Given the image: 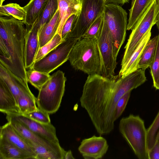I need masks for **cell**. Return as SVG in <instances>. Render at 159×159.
I'll return each instance as SVG.
<instances>
[{"instance_id": "6da1fadb", "label": "cell", "mask_w": 159, "mask_h": 159, "mask_svg": "<svg viewBox=\"0 0 159 159\" xmlns=\"http://www.w3.org/2000/svg\"><path fill=\"white\" fill-rule=\"evenodd\" d=\"M119 76L89 75L83 87L80 105L100 135L110 134L114 129L116 106L124 95L115 84Z\"/></svg>"}, {"instance_id": "7a4b0ae2", "label": "cell", "mask_w": 159, "mask_h": 159, "mask_svg": "<svg viewBox=\"0 0 159 159\" xmlns=\"http://www.w3.org/2000/svg\"><path fill=\"white\" fill-rule=\"evenodd\" d=\"M25 26L23 21L0 17V64L28 83L25 63Z\"/></svg>"}, {"instance_id": "3957f363", "label": "cell", "mask_w": 159, "mask_h": 159, "mask_svg": "<svg viewBox=\"0 0 159 159\" xmlns=\"http://www.w3.org/2000/svg\"><path fill=\"white\" fill-rule=\"evenodd\" d=\"M68 60L75 70L88 75H102L101 62L96 38H82L72 49Z\"/></svg>"}, {"instance_id": "277c9868", "label": "cell", "mask_w": 159, "mask_h": 159, "mask_svg": "<svg viewBox=\"0 0 159 159\" xmlns=\"http://www.w3.org/2000/svg\"><path fill=\"white\" fill-rule=\"evenodd\" d=\"M119 131L139 159H149L147 130L143 120L138 116L130 114L122 118Z\"/></svg>"}, {"instance_id": "5b68a950", "label": "cell", "mask_w": 159, "mask_h": 159, "mask_svg": "<svg viewBox=\"0 0 159 159\" xmlns=\"http://www.w3.org/2000/svg\"><path fill=\"white\" fill-rule=\"evenodd\" d=\"M66 80L64 73L60 70L51 75L39 90L36 99L38 107L49 114L56 112L60 106Z\"/></svg>"}, {"instance_id": "8992f818", "label": "cell", "mask_w": 159, "mask_h": 159, "mask_svg": "<svg viewBox=\"0 0 159 159\" xmlns=\"http://www.w3.org/2000/svg\"><path fill=\"white\" fill-rule=\"evenodd\" d=\"M103 22L111 36L114 53L117 57L124 43L127 25L126 11L118 4L107 3L103 13Z\"/></svg>"}, {"instance_id": "52a82bcc", "label": "cell", "mask_w": 159, "mask_h": 159, "mask_svg": "<svg viewBox=\"0 0 159 159\" xmlns=\"http://www.w3.org/2000/svg\"><path fill=\"white\" fill-rule=\"evenodd\" d=\"M158 5L156 0H154L138 20L132 30L123 57L121 66L128 61L145 35L157 21Z\"/></svg>"}, {"instance_id": "ba28073f", "label": "cell", "mask_w": 159, "mask_h": 159, "mask_svg": "<svg viewBox=\"0 0 159 159\" xmlns=\"http://www.w3.org/2000/svg\"><path fill=\"white\" fill-rule=\"evenodd\" d=\"M80 11L73 22L68 38L81 39L95 20L103 12L104 0H80Z\"/></svg>"}, {"instance_id": "9c48e42d", "label": "cell", "mask_w": 159, "mask_h": 159, "mask_svg": "<svg viewBox=\"0 0 159 159\" xmlns=\"http://www.w3.org/2000/svg\"><path fill=\"white\" fill-rule=\"evenodd\" d=\"M78 40L73 38H66L44 57L35 61L30 69L50 73L68 60L70 52Z\"/></svg>"}, {"instance_id": "30bf717a", "label": "cell", "mask_w": 159, "mask_h": 159, "mask_svg": "<svg viewBox=\"0 0 159 159\" xmlns=\"http://www.w3.org/2000/svg\"><path fill=\"white\" fill-rule=\"evenodd\" d=\"M101 62L102 75L108 78L115 76L117 64L111 36L103 22L101 34L97 39Z\"/></svg>"}, {"instance_id": "8fae6325", "label": "cell", "mask_w": 159, "mask_h": 159, "mask_svg": "<svg viewBox=\"0 0 159 159\" xmlns=\"http://www.w3.org/2000/svg\"><path fill=\"white\" fill-rule=\"evenodd\" d=\"M108 148L105 138L94 135L83 139L78 150L84 159H99L106 153Z\"/></svg>"}, {"instance_id": "7c38bea8", "label": "cell", "mask_w": 159, "mask_h": 159, "mask_svg": "<svg viewBox=\"0 0 159 159\" xmlns=\"http://www.w3.org/2000/svg\"><path fill=\"white\" fill-rule=\"evenodd\" d=\"M10 118L21 123L34 132L55 143H59L55 127L51 124L40 123L22 114H7L6 118Z\"/></svg>"}, {"instance_id": "4fadbf2b", "label": "cell", "mask_w": 159, "mask_h": 159, "mask_svg": "<svg viewBox=\"0 0 159 159\" xmlns=\"http://www.w3.org/2000/svg\"><path fill=\"white\" fill-rule=\"evenodd\" d=\"M26 30L25 63L27 70L30 69L35 62L39 44L36 22L30 26H26Z\"/></svg>"}, {"instance_id": "5bb4252c", "label": "cell", "mask_w": 159, "mask_h": 159, "mask_svg": "<svg viewBox=\"0 0 159 159\" xmlns=\"http://www.w3.org/2000/svg\"><path fill=\"white\" fill-rule=\"evenodd\" d=\"M0 79L2 80L8 87L14 95L17 104V98L19 95L23 93L31 92L28 83L0 64Z\"/></svg>"}, {"instance_id": "9a60e30c", "label": "cell", "mask_w": 159, "mask_h": 159, "mask_svg": "<svg viewBox=\"0 0 159 159\" xmlns=\"http://www.w3.org/2000/svg\"><path fill=\"white\" fill-rule=\"evenodd\" d=\"M15 131L25 140L30 146L45 145L53 142L31 130L19 121L10 118H6Z\"/></svg>"}, {"instance_id": "2e32d148", "label": "cell", "mask_w": 159, "mask_h": 159, "mask_svg": "<svg viewBox=\"0 0 159 159\" xmlns=\"http://www.w3.org/2000/svg\"><path fill=\"white\" fill-rule=\"evenodd\" d=\"M151 30L144 36L126 63L121 67L119 76L123 77L138 70V66L145 46L150 39Z\"/></svg>"}, {"instance_id": "e0dca14e", "label": "cell", "mask_w": 159, "mask_h": 159, "mask_svg": "<svg viewBox=\"0 0 159 159\" xmlns=\"http://www.w3.org/2000/svg\"><path fill=\"white\" fill-rule=\"evenodd\" d=\"M31 148L37 159H64L66 152L59 143L54 142L43 145H33Z\"/></svg>"}, {"instance_id": "ac0fdd59", "label": "cell", "mask_w": 159, "mask_h": 159, "mask_svg": "<svg viewBox=\"0 0 159 159\" xmlns=\"http://www.w3.org/2000/svg\"><path fill=\"white\" fill-rule=\"evenodd\" d=\"M0 111L4 113L20 114L16 100L3 81L0 79Z\"/></svg>"}, {"instance_id": "d6986e66", "label": "cell", "mask_w": 159, "mask_h": 159, "mask_svg": "<svg viewBox=\"0 0 159 159\" xmlns=\"http://www.w3.org/2000/svg\"><path fill=\"white\" fill-rule=\"evenodd\" d=\"M0 137L3 138L13 145L32 155L36 159V155L29 143L15 131L9 122L1 126Z\"/></svg>"}, {"instance_id": "ffe728a7", "label": "cell", "mask_w": 159, "mask_h": 159, "mask_svg": "<svg viewBox=\"0 0 159 159\" xmlns=\"http://www.w3.org/2000/svg\"><path fill=\"white\" fill-rule=\"evenodd\" d=\"M58 2L60 23L56 33L61 36L63 27L67 19L73 14L78 15L81 6L80 0H58Z\"/></svg>"}, {"instance_id": "44dd1931", "label": "cell", "mask_w": 159, "mask_h": 159, "mask_svg": "<svg viewBox=\"0 0 159 159\" xmlns=\"http://www.w3.org/2000/svg\"><path fill=\"white\" fill-rule=\"evenodd\" d=\"M35 159L30 154L0 137V159Z\"/></svg>"}, {"instance_id": "7402d4cb", "label": "cell", "mask_w": 159, "mask_h": 159, "mask_svg": "<svg viewBox=\"0 0 159 159\" xmlns=\"http://www.w3.org/2000/svg\"><path fill=\"white\" fill-rule=\"evenodd\" d=\"M49 0H30L24 7L26 16L24 22L26 26H30L42 14Z\"/></svg>"}, {"instance_id": "603a6c76", "label": "cell", "mask_w": 159, "mask_h": 159, "mask_svg": "<svg viewBox=\"0 0 159 159\" xmlns=\"http://www.w3.org/2000/svg\"><path fill=\"white\" fill-rule=\"evenodd\" d=\"M60 23V12L58 9L52 19L42 28L39 34V48L52 39L57 32Z\"/></svg>"}, {"instance_id": "cb8c5ba5", "label": "cell", "mask_w": 159, "mask_h": 159, "mask_svg": "<svg viewBox=\"0 0 159 159\" xmlns=\"http://www.w3.org/2000/svg\"><path fill=\"white\" fill-rule=\"evenodd\" d=\"M154 0H135L129 10L127 30H132L136 23Z\"/></svg>"}, {"instance_id": "d4e9b609", "label": "cell", "mask_w": 159, "mask_h": 159, "mask_svg": "<svg viewBox=\"0 0 159 159\" xmlns=\"http://www.w3.org/2000/svg\"><path fill=\"white\" fill-rule=\"evenodd\" d=\"M157 35L150 39L146 44L138 63V69L145 70L152 63L156 49Z\"/></svg>"}, {"instance_id": "484cf974", "label": "cell", "mask_w": 159, "mask_h": 159, "mask_svg": "<svg viewBox=\"0 0 159 159\" xmlns=\"http://www.w3.org/2000/svg\"><path fill=\"white\" fill-rule=\"evenodd\" d=\"M36 98L31 92L25 93L19 95L17 102L20 114L25 115L36 111Z\"/></svg>"}, {"instance_id": "4316f807", "label": "cell", "mask_w": 159, "mask_h": 159, "mask_svg": "<svg viewBox=\"0 0 159 159\" xmlns=\"http://www.w3.org/2000/svg\"><path fill=\"white\" fill-rule=\"evenodd\" d=\"M58 9V0H49L42 14L35 21L39 34L42 28L52 19Z\"/></svg>"}, {"instance_id": "83f0119b", "label": "cell", "mask_w": 159, "mask_h": 159, "mask_svg": "<svg viewBox=\"0 0 159 159\" xmlns=\"http://www.w3.org/2000/svg\"><path fill=\"white\" fill-rule=\"evenodd\" d=\"M0 16L12 17L24 21L26 16L24 7L16 3H10L0 6Z\"/></svg>"}, {"instance_id": "f1b7e54d", "label": "cell", "mask_w": 159, "mask_h": 159, "mask_svg": "<svg viewBox=\"0 0 159 159\" xmlns=\"http://www.w3.org/2000/svg\"><path fill=\"white\" fill-rule=\"evenodd\" d=\"M26 74L28 82L39 90L51 77L49 74L31 69L27 70Z\"/></svg>"}, {"instance_id": "f546056e", "label": "cell", "mask_w": 159, "mask_h": 159, "mask_svg": "<svg viewBox=\"0 0 159 159\" xmlns=\"http://www.w3.org/2000/svg\"><path fill=\"white\" fill-rule=\"evenodd\" d=\"M63 41L61 36L59 34L56 33L50 41L39 48L35 58V62L42 58L55 49Z\"/></svg>"}, {"instance_id": "4dcf8cb0", "label": "cell", "mask_w": 159, "mask_h": 159, "mask_svg": "<svg viewBox=\"0 0 159 159\" xmlns=\"http://www.w3.org/2000/svg\"><path fill=\"white\" fill-rule=\"evenodd\" d=\"M157 41L155 55L153 61L149 66L154 87L159 90V34L157 35Z\"/></svg>"}, {"instance_id": "1f68e13d", "label": "cell", "mask_w": 159, "mask_h": 159, "mask_svg": "<svg viewBox=\"0 0 159 159\" xmlns=\"http://www.w3.org/2000/svg\"><path fill=\"white\" fill-rule=\"evenodd\" d=\"M103 14L99 16L91 25L82 38H95L97 39L100 36L103 25Z\"/></svg>"}, {"instance_id": "d6a6232c", "label": "cell", "mask_w": 159, "mask_h": 159, "mask_svg": "<svg viewBox=\"0 0 159 159\" xmlns=\"http://www.w3.org/2000/svg\"><path fill=\"white\" fill-rule=\"evenodd\" d=\"M159 129V111L152 123L147 129V140L148 152L154 146L157 134Z\"/></svg>"}, {"instance_id": "836d02e7", "label": "cell", "mask_w": 159, "mask_h": 159, "mask_svg": "<svg viewBox=\"0 0 159 159\" xmlns=\"http://www.w3.org/2000/svg\"><path fill=\"white\" fill-rule=\"evenodd\" d=\"M24 115L41 123L45 124L51 123L49 114L38 107L36 111Z\"/></svg>"}, {"instance_id": "e575fe53", "label": "cell", "mask_w": 159, "mask_h": 159, "mask_svg": "<svg viewBox=\"0 0 159 159\" xmlns=\"http://www.w3.org/2000/svg\"><path fill=\"white\" fill-rule=\"evenodd\" d=\"M132 91H130L123 95L117 102L115 110V119L116 120L122 115L126 107Z\"/></svg>"}, {"instance_id": "d590c367", "label": "cell", "mask_w": 159, "mask_h": 159, "mask_svg": "<svg viewBox=\"0 0 159 159\" xmlns=\"http://www.w3.org/2000/svg\"><path fill=\"white\" fill-rule=\"evenodd\" d=\"M77 15L73 14L71 15L65 22L62 29L61 37L64 40L67 38L71 31L73 24Z\"/></svg>"}, {"instance_id": "8d00e7d4", "label": "cell", "mask_w": 159, "mask_h": 159, "mask_svg": "<svg viewBox=\"0 0 159 159\" xmlns=\"http://www.w3.org/2000/svg\"><path fill=\"white\" fill-rule=\"evenodd\" d=\"M148 152L149 159H159V140L156 141L154 146Z\"/></svg>"}, {"instance_id": "74e56055", "label": "cell", "mask_w": 159, "mask_h": 159, "mask_svg": "<svg viewBox=\"0 0 159 159\" xmlns=\"http://www.w3.org/2000/svg\"><path fill=\"white\" fill-rule=\"evenodd\" d=\"M106 3H110L116 4L123 5L129 3L130 0H104Z\"/></svg>"}, {"instance_id": "f35d334b", "label": "cell", "mask_w": 159, "mask_h": 159, "mask_svg": "<svg viewBox=\"0 0 159 159\" xmlns=\"http://www.w3.org/2000/svg\"><path fill=\"white\" fill-rule=\"evenodd\" d=\"M72 152L71 150H70L66 151L64 157V159H74Z\"/></svg>"}, {"instance_id": "ab89813d", "label": "cell", "mask_w": 159, "mask_h": 159, "mask_svg": "<svg viewBox=\"0 0 159 159\" xmlns=\"http://www.w3.org/2000/svg\"><path fill=\"white\" fill-rule=\"evenodd\" d=\"M156 1L158 5V13L157 16V21L156 23V25L159 32V0H156Z\"/></svg>"}, {"instance_id": "60d3db41", "label": "cell", "mask_w": 159, "mask_h": 159, "mask_svg": "<svg viewBox=\"0 0 159 159\" xmlns=\"http://www.w3.org/2000/svg\"><path fill=\"white\" fill-rule=\"evenodd\" d=\"M159 140V129L157 134L156 137V141Z\"/></svg>"}, {"instance_id": "b9f144b4", "label": "cell", "mask_w": 159, "mask_h": 159, "mask_svg": "<svg viewBox=\"0 0 159 159\" xmlns=\"http://www.w3.org/2000/svg\"><path fill=\"white\" fill-rule=\"evenodd\" d=\"M5 0H0V6L2 5V3Z\"/></svg>"}, {"instance_id": "7bdbcfd3", "label": "cell", "mask_w": 159, "mask_h": 159, "mask_svg": "<svg viewBox=\"0 0 159 159\" xmlns=\"http://www.w3.org/2000/svg\"><path fill=\"white\" fill-rule=\"evenodd\" d=\"M135 0H131V7H132L133 6V4L135 2Z\"/></svg>"}]
</instances>
